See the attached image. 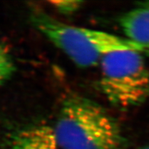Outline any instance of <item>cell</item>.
I'll return each instance as SVG.
<instances>
[{
  "label": "cell",
  "mask_w": 149,
  "mask_h": 149,
  "mask_svg": "<svg viewBox=\"0 0 149 149\" xmlns=\"http://www.w3.org/2000/svg\"><path fill=\"white\" fill-rule=\"evenodd\" d=\"M59 149H123L116 121L102 107L74 96L63 103L53 129Z\"/></svg>",
  "instance_id": "1"
},
{
  "label": "cell",
  "mask_w": 149,
  "mask_h": 149,
  "mask_svg": "<svg viewBox=\"0 0 149 149\" xmlns=\"http://www.w3.org/2000/svg\"><path fill=\"white\" fill-rule=\"evenodd\" d=\"M32 21L44 37L81 68L95 66L104 56L114 52L129 49L145 52L126 37L69 25L40 12L33 15Z\"/></svg>",
  "instance_id": "2"
},
{
  "label": "cell",
  "mask_w": 149,
  "mask_h": 149,
  "mask_svg": "<svg viewBox=\"0 0 149 149\" xmlns=\"http://www.w3.org/2000/svg\"><path fill=\"white\" fill-rule=\"evenodd\" d=\"M141 53L121 50L100 61V90L115 107H132L149 97V68Z\"/></svg>",
  "instance_id": "3"
},
{
  "label": "cell",
  "mask_w": 149,
  "mask_h": 149,
  "mask_svg": "<svg viewBox=\"0 0 149 149\" xmlns=\"http://www.w3.org/2000/svg\"><path fill=\"white\" fill-rule=\"evenodd\" d=\"M120 24L126 38L149 50V2L136 6L122 16Z\"/></svg>",
  "instance_id": "4"
},
{
  "label": "cell",
  "mask_w": 149,
  "mask_h": 149,
  "mask_svg": "<svg viewBox=\"0 0 149 149\" xmlns=\"http://www.w3.org/2000/svg\"><path fill=\"white\" fill-rule=\"evenodd\" d=\"M12 149H59L53 128L37 125L25 128L16 134Z\"/></svg>",
  "instance_id": "5"
},
{
  "label": "cell",
  "mask_w": 149,
  "mask_h": 149,
  "mask_svg": "<svg viewBox=\"0 0 149 149\" xmlns=\"http://www.w3.org/2000/svg\"><path fill=\"white\" fill-rule=\"evenodd\" d=\"M15 70L12 57L6 49L0 46V85L9 79Z\"/></svg>",
  "instance_id": "6"
},
{
  "label": "cell",
  "mask_w": 149,
  "mask_h": 149,
  "mask_svg": "<svg viewBox=\"0 0 149 149\" xmlns=\"http://www.w3.org/2000/svg\"><path fill=\"white\" fill-rule=\"evenodd\" d=\"M53 4L55 7L62 13H70L74 12L79 8L80 2L76 1H60V2H54Z\"/></svg>",
  "instance_id": "7"
},
{
  "label": "cell",
  "mask_w": 149,
  "mask_h": 149,
  "mask_svg": "<svg viewBox=\"0 0 149 149\" xmlns=\"http://www.w3.org/2000/svg\"><path fill=\"white\" fill-rule=\"evenodd\" d=\"M140 149H149V147H145V148H140Z\"/></svg>",
  "instance_id": "8"
}]
</instances>
